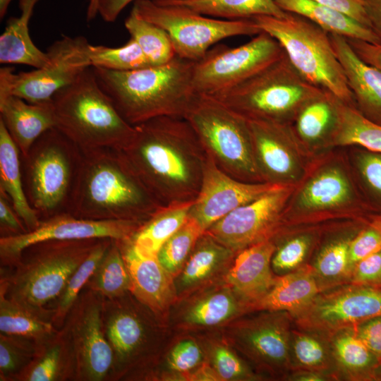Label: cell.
Returning <instances> with one entry per match:
<instances>
[{"label": "cell", "instance_id": "53", "mask_svg": "<svg viewBox=\"0 0 381 381\" xmlns=\"http://www.w3.org/2000/svg\"><path fill=\"white\" fill-rule=\"evenodd\" d=\"M0 229L1 236L18 235L28 232L9 198L1 190H0Z\"/></svg>", "mask_w": 381, "mask_h": 381}, {"label": "cell", "instance_id": "52", "mask_svg": "<svg viewBox=\"0 0 381 381\" xmlns=\"http://www.w3.org/2000/svg\"><path fill=\"white\" fill-rule=\"evenodd\" d=\"M354 279L363 285L381 286V250L356 264Z\"/></svg>", "mask_w": 381, "mask_h": 381}, {"label": "cell", "instance_id": "36", "mask_svg": "<svg viewBox=\"0 0 381 381\" xmlns=\"http://www.w3.org/2000/svg\"><path fill=\"white\" fill-rule=\"evenodd\" d=\"M53 323L6 296L0 286V332L43 343L55 334Z\"/></svg>", "mask_w": 381, "mask_h": 381}, {"label": "cell", "instance_id": "37", "mask_svg": "<svg viewBox=\"0 0 381 381\" xmlns=\"http://www.w3.org/2000/svg\"><path fill=\"white\" fill-rule=\"evenodd\" d=\"M339 100L324 91L306 104L294 119L297 135L309 143L332 137L337 123Z\"/></svg>", "mask_w": 381, "mask_h": 381}, {"label": "cell", "instance_id": "44", "mask_svg": "<svg viewBox=\"0 0 381 381\" xmlns=\"http://www.w3.org/2000/svg\"><path fill=\"white\" fill-rule=\"evenodd\" d=\"M206 360L223 380H243L253 375L224 339L206 341L202 345Z\"/></svg>", "mask_w": 381, "mask_h": 381}, {"label": "cell", "instance_id": "19", "mask_svg": "<svg viewBox=\"0 0 381 381\" xmlns=\"http://www.w3.org/2000/svg\"><path fill=\"white\" fill-rule=\"evenodd\" d=\"M174 323L179 329L197 330L224 327L249 311L248 303L224 279L176 302Z\"/></svg>", "mask_w": 381, "mask_h": 381}, {"label": "cell", "instance_id": "51", "mask_svg": "<svg viewBox=\"0 0 381 381\" xmlns=\"http://www.w3.org/2000/svg\"><path fill=\"white\" fill-rule=\"evenodd\" d=\"M293 349L297 361L304 366H320L325 361V352L322 345L310 336L298 335L294 340Z\"/></svg>", "mask_w": 381, "mask_h": 381}, {"label": "cell", "instance_id": "27", "mask_svg": "<svg viewBox=\"0 0 381 381\" xmlns=\"http://www.w3.org/2000/svg\"><path fill=\"white\" fill-rule=\"evenodd\" d=\"M40 0H18L20 15L12 17L0 36V63L23 64L40 68L49 62L47 52L33 43L29 22Z\"/></svg>", "mask_w": 381, "mask_h": 381}, {"label": "cell", "instance_id": "2", "mask_svg": "<svg viewBox=\"0 0 381 381\" xmlns=\"http://www.w3.org/2000/svg\"><path fill=\"white\" fill-rule=\"evenodd\" d=\"M82 155L71 214L90 220L144 224L164 207L118 150H82Z\"/></svg>", "mask_w": 381, "mask_h": 381}, {"label": "cell", "instance_id": "26", "mask_svg": "<svg viewBox=\"0 0 381 381\" xmlns=\"http://www.w3.org/2000/svg\"><path fill=\"white\" fill-rule=\"evenodd\" d=\"M312 320L325 327L361 323L381 316V286L351 289L318 302L311 308Z\"/></svg>", "mask_w": 381, "mask_h": 381}, {"label": "cell", "instance_id": "42", "mask_svg": "<svg viewBox=\"0 0 381 381\" xmlns=\"http://www.w3.org/2000/svg\"><path fill=\"white\" fill-rule=\"evenodd\" d=\"M42 344L0 333V380L16 381L33 360Z\"/></svg>", "mask_w": 381, "mask_h": 381}, {"label": "cell", "instance_id": "11", "mask_svg": "<svg viewBox=\"0 0 381 381\" xmlns=\"http://www.w3.org/2000/svg\"><path fill=\"white\" fill-rule=\"evenodd\" d=\"M132 10L167 32L177 56L193 62L224 39L261 32L252 19L215 18L183 6L154 0H135Z\"/></svg>", "mask_w": 381, "mask_h": 381}, {"label": "cell", "instance_id": "17", "mask_svg": "<svg viewBox=\"0 0 381 381\" xmlns=\"http://www.w3.org/2000/svg\"><path fill=\"white\" fill-rule=\"evenodd\" d=\"M224 339L265 370L277 372L286 368L289 363L287 322L278 312L236 319L224 326Z\"/></svg>", "mask_w": 381, "mask_h": 381}, {"label": "cell", "instance_id": "60", "mask_svg": "<svg viewBox=\"0 0 381 381\" xmlns=\"http://www.w3.org/2000/svg\"><path fill=\"white\" fill-rule=\"evenodd\" d=\"M12 0H0V19L2 20Z\"/></svg>", "mask_w": 381, "mask_h": 381}, {"label": "cell", "instance_id": "40", "mask_svg": "<svg viewBox=\"0 0 381 381\" xmlns=\"http://www.w3.org/2000/svg\"><path fill=\"white\" fill-rule=\"evenodd\" d=\"M111 241L112 238H109L99 239L69 279L54 308L52 322L56 329L64 325L69 311L95 272Z\"/></svg>", "mask_w": 381, "mask_h": 381}, {"label": "cell", "instance_id": "18", "mask_svg": "<svg viewBox=\"0 0 381 381\" xmlns=\"http://www.w3.org/2000/svg\"><path fill=\"white\" fill-rule=\"evenodd\" d=\"M279 185L236 179L220 170L207 155L200 190L189 217L205 231L234 209L258 199Z\"/></svg>", "mask_w": 381, "mask_h": 381}, {"label": "cell", "instance_id": "9", "mask_svg": "<svg viewBox=\"0 0 381 381\" xmlns=\"http://www.w3.org/2000/svg\"><path fill=\"white\" fill-rule=\"evenodd\" d=\"M184 119L220 170L242 181L264 182L246 119L215 98L197 94Z\"/></svg>", "mask_w": 381, "mask_h": 381}, {"label": "cell", "instance_id": "46", "mask_svg": "<svg viewBox=\"0 0 381 381\" xmlns=\"http://www.w3.org/2000/svg\"><path fill=\"white\" fill-rule=\"evenodd\" d=\"M334 348L338 361L347 369L372 375L380 363L365 344L353 334L339 336L334 341Z\"/></svg>", "mask_w": 381, "mask_h": 381}, {"label": "cell", "instance_id": "24", "mask_svg": "<svg viewBox=\"0 0 381 381\" xmlns=\"http://www.w3.org/2000/svg\"><path fill=\"white\" fill-rule=\"evenodd\" d=\"M329 35L352 92L356 108L367 119L381 124V70L363 61L346 37Z\"/></svg>", "mask_w": 381, "mask_h": 381}, {"label": "cell", "instance_id": "56", "mask_svg": "<svg viewBox=\"0 0 381 381\" xmlns=\"http://www.w3.org/2000/svg\"><path fill=\"white\" fill-rule=\"evenodd\" d=\"M355 53L365 63L381 70V44L346 38Z\"/></svg>", "mask_w": 381, "mask_h": 381}, {"label": "cell", "instance_id": "16", "mask_svg": "<svg viewBox=\"0 0 381 381\" xmlns=\"http://www.w3.org/2000/svg\"><path fill=\"white\" fill-rule=\"evenodd\" d=\"M291 193L290 187L280 184L258 199L234 209L205 231L236 254L270 239Z\"/></svg>", "mask_w": 381, "mask_h": 381}, {"label": "cell", "instance_id": "62", "mask_svg": "<svg viewBox=\"0 0 381 381\" xmlns=\"http://www.w3.org/2000/svg\"><path fill=\"white\" fill-rule=\"evenodd\" d=\"M370 224L376 227L381 233V216L375 217Z\"/></svg>", "mask_w": 381, "mask_h": 381}, {"label": "cell", "instance_id": "15", "mask_svg": "<svg viewBox=\"0 0 381 381\" xmlns=\"http://www.w3.org/2000/svg\"><path fill=\"white\" fill-rule=\"evenodd\" d=\"M142 223L129 221L90 220L71 214L41 220L38 227L24 234L1 236V267H13L22 251L36 243L49 240H81L109 238H130Z\"/></svg>", "mask_w": 381, "mask_h": 381}, {"label": "cell", "instance_id": "10", "mask_svg": "<svg viewBox=\"0 0 381 381\" xmlns=\"http://www.w3.org/2000/svg\"><path fill=\"white\" fill-rule=\"evenodd\" d=\"M102 318L114 353L111 380L156 361L159 329L164 322L131 292L114 298H103Z\"/></svg>", "mask_w": 381, "mask_h": 381}, {"label": "cell", "instance_id": "21", "mask_svg": "<svg viewBox=\"0 0 381 381\" xmlns=\"http://www.w3.org/2000/svg\"><path fill=\"white\" fill-rule=\"evenodd\" d=\"M256 162L264 182L283 184L294 177L297 163L290 148L288 123L248 121Z\"/></svg>", "mask_w": 381, "mask_h": 381}, {"label": "cell", "instance_id": "39", "mask_svg": "<svg viewBox=\"0 0 381 381\" xmlns=\"http://www.w3.org/2000/svg\"><path fill=\"white\" fill-rule=\"evenodd\" d=\"M124 26L140 47L150 66L167 64L174 59L176 52L167 32L158 25L147 21L131 9Z\"/></svg>", "mask_w": 381, "mask_h": 381}, {"label": "cell", "instance_id": "38", "mask_svg": "<svg viewBox=\"0 0 381 381\" xmlns=\"http://www.w3.org/2000/svg\"><path fill=\"white\" fill-rule=\"evenodd\" d=\"M85 287L104 298H114L131 291V280L120 240L112 239Z\"/></svg>", "mask_w": 381, "mask_h": 381}, {"label": "cell", "instance_id": "55", "mask_svg": "<svg viewBox=\"0 0 381 381\" xmlns=\"http://www.w3.org/2000/svg\"><path fill=\"white\" fill-rule=\"evenodd\" d=\"M323 6L339 11L358 23L370 27L362 0H312Z\"/></svg>", "mask_w": 381, "mask_h": 381}, {"label": "cell", "instance_id": "34", "mask_svg": "<svg viewBox=\"0 0 381 381\" xmlns=\"http://www.w3.org/2000/svg\"><path fill=\"white\" fill-rule=\"evenodd\" d=\"M186 6L194 11L225 20L251 19L257 16L283 17L286 12L274 0H154Z\"/></svg>", "mask_w": 381, "mask_h": 381}, {"label": "cell", "instance_id": "49", "mask_svg": "<svg viewBox=\"0 0 381 381\" xmlns=\"http://www.w3.org/2000/svg\"><path fill=\"white\" fill-rule=\"evenodd\" d=\"M357 166L366 188L381 202V152L366 150L358 157Z\"/></svg>", "mask_w": 381, "mask_h": 381}, {"label": "cell", "instance_id": "31", "mask_svg": "<svg viewBox=\"0 0 381 381\" xmlns=\"http://www.w3.org/2000/svg\"><path fill=\"white\" fill-rule=\"evenodd\" d=\"M318 291L310 273L300 271L277 278L274 286L260 299L249 306V311H292L303 309Z\"/></svg>", "mask_w": 381, "mask_h": 381}, {"label": "cell", "instance_id": "30", "mask_svg": "<svg viewBox=\"0 0 381 381\" xmlns=\"http://www.w3.org/2000/svg\"><path fill=\"white\" fill-rule=\"evenodd\" d=\"M74 361L61 328L42 343L33 360L16 381L74 380Z\"/></svg>", "mask_w": 381, "mask_h": 381}, {"label": "cell", "instance_id": "50", "mask_svg": "<svg viewBox=\"0 0 381 381\" xmlns=\"http://www.w3.org/2000/svg\"><path fill=\"white\" fill-rule=\"evenodd\" d=\"M381 250V233L372 224L350 241L349 259L351 265Z\"/></svg>", "mask_w": 381, "mask_h": 381}, {"label": "cell", "instance_id": "61", "mask_svg": "<svg viewBox=\"0 0 381 381\" xmlns=\"http://www.w3.org/2000/svg\"><path fill=\"white\" fill-rule=\"evenodd\" d=\"M299 380H305V381H318V380H322V378L314 374H309L306 375L301 376L299 379Z\"/></svg>", "mask_w": 381, "mask_h": 381}, {"label": "cell", "instance_id": "25", "mask_svg": "<svg viewBox=\"0 0 381 381\" xmlns=\"http://www.w3.org/2000/svg\"><path fill=\"white\" fill-rule=\"evenodd\" d=\"M276 246L271 239L253 244L236 255L223 279L248 303L263 297L274 286L277 278L270 265Z\"/></svg>", "mask_w": 381, "mask_h": 381}, {"label": "cell", "instance_id": "59", "mask_svg": "<svg viewBox=\"0 0 381 381\" xmlns=\"http://www.w3.org/2000/svg\"><path fill=\"white\" fill-rule=\"evenodd\" d=\"M97 0H90L86 13V19L87 21L90 22L95 18L98 15L97 7H96Z\"/></svg>", "mask_w": 381, "mask_h": 381}, {"label": "cell", "instance_id": "33", "mask_svg": "<svg viewBox=\"0 0 381 381\" xmlns=\"http://www.w3.org/2000/svg\"><path fill=\"white\" fill-rule=\"evenodd\" d=\"M348 179L339 169L330 167L313 177L301 191L298 204L306 210H322L341 206L352 198Z\"/></svg>", "mask_w": 381, "mask_h": 381}, {"label": "cell", "instance_id": "63", "mask_svg": "<svg viewBox=\"0 0 381 381\" xmlns=\"http://www.w3.org/2000/svg\"><path fill=\"white\" fill-rule=\"evenodd\" d=\"M179 1H181V0H179Z\"/></svg>", "mask_w": 381, "mask_h": 381}, {"label": "cell", "instance_id": "12", "mask_svg": "<svg viewBox=\"0 0 381 381\" xmlns=\"http://www.w3.org/2000/svg\"><path fill=\"white\" fill-rule=\"evenodd\" d=\"M284 54L279 43L265 32L236 47L218 45L195 62L193 90L197 95L214 96L249 79Z\"/></svg>", "mask_w": 381, "mask_h": 381}, {"label": "cell", "instance_id": "32", "mask_svg": "<svg viewBox=\"0 0 381 381\" xmlns=\"http://www.w3.org/2000/svg\"><path fill=\"white\" fill-rule=\"evenodd\" d=\"M193 202L159 209L138 229L129 241L140 253L157 256L162 245L188 220Z\"/></svg>", "mask_w": 381, "mask_h": 381}, {"label": "cell", "instance_id": "5", "mask_svg": "<svg viewBox=\"0 0 381 381\" xmlns=\"http://www.w3.org/2000/svg\"><path fill=\"white\" fill-rule=\"evenodd\" d=\"M55 128L80 150H120L135 126L119 114L99 85L92 66L52 97Z\"/></svg>", "mask_w": 381, "mask_h": 381}, {"label": "cell", "instance_id": "47", "mask_svg": "<svg viewBox=\"0 0 381 381\" xmlns=\"http://www.w3.org/2000/svg\"><path fill=\"white\" fill-rule=\"evenodd\" d=\"M350 241L341 240L330 243L320 253L316 261V269L324 277L332 278L344 274L350 263Z\"/></svg>", "mask_w": 381, "mask_h": 381}, {"label": "cell", "instance_id": "8", "mask_svg": "<svg viewBox=\"0 0 381 381\" xmlns=\"http://www.w3.org/2000/svg\"><path fill=\"white\" fill-rule=\"evenodd\" d=\"M324 91L307 81L284 54L241 84L210 97L247 121L288 123Z\"/></svg>", "mask_w": 381, "mask_h": 381}, {"label": "cell", "instance_id": "1", "mask_svg": "<svg viewBox=\"0 0 381 381\" xmlns=\"http://www.w3.org/2000/svg\"><path fill=\"white\" fill-rule=\"evenodd\" d=\"M134 126L130 141L118 150L147 190L163 207L194 201L207 154L189 123L164 116Z\"/></svg>", "mask_w": 381, "mask_h": 381}, {"label": "cell", "instance_id": "13", "mask_svg": "<svg viewBox=\"0 0 381 381\" xmlns=\"http://www.w3.org/2000/svg\"><path fill=\"white\" fill-rule=\"evenodd\" d=\"M102 303L85 286L61 327L73 357L74 380H111L114 353L103 329Z\"/></svg>", "mask_w": 381, "mask_h": 381}, {"label": "cell", "instance_id": "22", "mask_svg": "<svg viewBox=\"0 0 381 381\" xmlns=\"http://www.w3.org/2000/svg\"><path fill=\"white\" fill-rule=\"evenodd\" d=\"M236 255L204 231L182 269L174 278L177 302L223 279Z\"/></svg>", "mask_w": 381, "mask_h": 381}, {"label": "cell", "instance_id": "45", "mask_svg": "<svg viewBox=\"0 0 381 381\" xmlns=\"http://www.w3.org/2000/svg\"><path fill=\"white\" fill-rule=\"evenodd\" d=\"M206 361L203 346L195 339L188 337L179 340L169 351L165 361L168 372L161 378H178L183 380L184 376L197 368Z\"/></svg>", "mask_w": 381, "mask_h": 381}, {"label": "cell", "instance_id": "3", "mask_svg": "<svg viewBox=\"0 0 381 381\" xmlns=\"http://www.w3.org/2000/svg\"><path fill=\"white\" fill-rule=\"evenodd\" d=\"M194 66L195 62L176 56L162 65L128 71L92 68L121 116L136 126L159 116L184 118L196 95Z\"/></svg>", "mask_w": 381, "mask_h": 381}, {"label": "cell", "instance_id": "4", "mask_svg": "<svg viewBox=\"0 0 381 381\" xmlns=\"http://www.w3.org/2000/svg\"><path fill=\"white\" fill-rule=\"evenodd\" d=\"M101 238L49 240L25 248L10 274L1 275L6 296L52 322L69 279Z\"/></svg>", "mask_w": 381, "mask_h": 381}, {"label": "cell", "instance_id": "41", "mask_svg": "<svg viewBox=\"0 0 381 381\" xmlns=\"http://www.w3.org/2000/svg\"><path fill=\"white\" fill-rule=\"evenodd\" d=\"M204 230L189 217L160 248L157 257L164 269L174 278L181 271Z\"/></svg>", "mask_w": 381, "mask_h": 381}, {"label": "cell", "instance_id": "23", "mask_svg": "<svg viewBox=\"0 0 381 381\" xmlns=\"http://www.w3.org/2000/svg\"><path fill=\"white\" fill-rule=\"evenodd\" d=\"M0 120L25 157L35 142L47 131L55 127L54 109L50 101L30 103L13 95L0 80Z\"/></svg>", "mask_w": 381, "mask_h": 381}, {"label": "cell", "instance_id": "57", "mask_svg": "<svg viewBox=\"0 0 381 381\" xmlns=\"http://www.w3.org/2000/svg\"><path fill=\"white\" fill-rule=\"evenodd\" d=\"M135 0H97V14L107 23L114 22L125 7Z\"/></svg>", "mask_w": 381, "mask_h": 381}, {"label": "cell", "instance_id": "48", "mask_svg": "<svg viewBox=\"0 0 381 381\" xmlns=\"http://www.w3.org/2000/svg\"><path fill=\"white\" fill-rule=\"evenodd\" d=\"M310 245L308 238L297 236L276 248L272 258V265L277 272L291 270L304 259Z\"/></svg>", "mask_w": 381, "mask_h": 381}, {"label": "cell", "instance_id": "35", "mask_svg": "<svg viewBox=\"0 0 381 381\" xmlns=\"http://www.w3.org/2000/svg\"><path fill=\"white\" fill-rule=\"evenodd\" d=\"M337 123L331 137L337 145H356L381 152V124L361 114L356 107L339 100Z\"/></svg>", "mask_w": 381, "mask_h": 381}, {"label": "cell", "instance_id": "29", "mask_svg": "<svg viewBox=\"0 0 381 381\" xmlns=\"http://www.w3.org/2000/svg\"><path fill=\"white\" fill-rule=\"evenodd\" d=\"M274 1L284 11L300 15L329 34L361 40L373 44H381L380 40L371 28L339 11L312 0Z\"/></svg>", "mask_w": 381, "mask_h": 381}, {"label": "cell", "instance_id": "14", "mask_svg": "<svg viewBox=\"0 0 381 381\" xmlns=\"http://www.w3.org/2000/svg\"><path fill=\"white\" fill-rule=\"evenodd\" d=\"M90 45L83 36H64L48 47L49 62L44 66L18 73L12 67L4 66L0 69V80L13 95L28 102L50 101L58 90L91 67Z\"/></svg>", "mask_w": 381, "mask_h": 381}, {"label": "cell", "instance_id": "7", "mask_svg": "<svg viewBox=\"0 0 381 381\" xmlns=\"http://www.w3.org/2000/svg\"><path fill=\"white\" fill-rule=\"evenodd\" d=\"M251 19L261 32L279 43L292 66L307 81L356 107L328 32L294 13L286 12L283 17L257 16Z\"/></svg>", "mask_w": 381, "mask_h": 381}, {"label": "cell", "instance_id": "20", "mask_svg": "<svg viewBox=\"0 0 381 381\" xmlns=\"http://www.w3.org/2000/svg\"><path fill=\"white\" fill-rule=\"evenodd\" d=\"M131 280V293L158 318L165 322L168 313L177 302L174 277L157 256L144 255L128 239L120 240Z\"/></svg>", "mask_w": 381, "mask_h": 381}, {"label": "cell", "instance_id": "58", "mask_svg": "<svg viewBox=\"0 0 381 381\" xmlns=\"http://www.w3.org/2000/svg\"><path fill=\"white\" fill-rule=\"evenodd\" d=\"M370 27L381 41V0H362Z\"/></svg>", "mask_w": 381, "mask_h": 381}, {"label": "cell", "instance_id": "43", "mask_svg": "<svg viewBox=\"0 0 381 381\" xmlns=\"http://www.w3.org/2000/svg\"><path fill=\"white\" fill-rule=\"evenodd\" d=\"M89 56L92 67L111 71H128L150 66L141 49L132 38L118 47L90 44Z\"/></svg>", "mask_w": 381, "mask_h": 381}, {"label": "cell", "instance_id": "28", "mask_svg": "<svg viewBox=\"0 0 381 381\" xmlns=\"http://www.w3.org/2000/svg\"><path fill=\"white\" fill-rule=\"evenodd\" d=\"M0 190L9 198L28 231L38 227L40 219L26 197L23 181L21 155L0 120Z\"/></svg>", "mask_w": 381, "mask_h": 381}, {"label": "cell", "instance_id": "6", "mask_svg": "<svg viewBox=\"0 0 381 381\" xmlns=\"http://www.w3.org/2000/svg\"><path fill=\"white\" fill-rule=\"evenodd\" d=\"M82 159L80 148L55 127L21 157L25 193L40 220L71 214Z\"/></svg>", "mask_w": 381, "mask_h": 381}, {"label": "cell", "instance_id": "54", "mask_svg": "<svg viewBox=\"0 0 381 381\" xmlns=\"http://www.w3.org/2000/svg\"><path fill=\"white\" fill-rule=\"evenodd\" d=\"M357 336L381 364V316L362 322Z\"/></svg>", "mask_w": 381, "mask_h": 381}]
</instances>
